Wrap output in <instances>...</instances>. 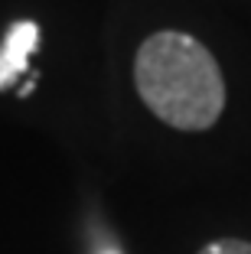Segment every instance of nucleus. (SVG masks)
Segmentation results:
<instances>
[{"mask_svg": "<svg viewBox=\"0 0 251 254\" xmlns=\"http://www.w3.org/2000/svg\"><path fill=\"white\" fill-rule=\"evenodd\" d=\"M134 85L144 105L176 130H206L222 118L225 82L215 56L176 30L144 39L134 59Z\"/></svg>", "mask_w": 251, "mask_h": 254, "instance_id": "obj_1", "label": "nucleus"}, {"mask_svg": "<svg viewBox=\"0 0 251 254\" xmlns=\"http://www.w3.org/2000/svg\"><path fill=\"white\" fill-rule=\"evenodd\" d=\"M39 49V26L33 20L13 23L0 43V91L13 88L30 65V56Z\"/></svg>", "mask_w": 251, "mask_h": 254, "instance_id": "obj_2", "label": "nucleus"}, {"mask_svg": "<svg viewBox=\"0 0 251 254\" xmlns=\"http://www.w3.org/2000/svg\"><path fill=\"white\" fill-rule=\"evenodd\" d=\"M199 254H251V245H248V241L225 238V241H212V245H206Z\"/></svg>", "mask_w": 251, "mask_h": 254, "instance_id": "obj_3", "label": "nucleus"}, {"mask_svg": "<svg viewBox=\"0 0 251 254\" xmlns=\"http://www.w3.org/2000/svg\"><path fill=\"white\" fill-rule=\"evenodd\" d=\"M104 254H118V251H104Z\"/></svg>", "mask_w": 251, "mask_h": 254, "instance_id": "obj_4", "label": "nucleus"}]
</instances>
